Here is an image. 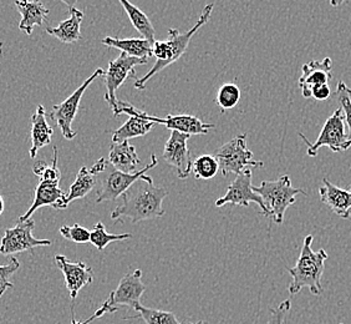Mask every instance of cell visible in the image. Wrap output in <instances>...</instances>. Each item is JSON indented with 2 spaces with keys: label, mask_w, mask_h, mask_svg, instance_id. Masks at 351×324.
<instances>
[{
  "label": "cell",
  "mask_w": 351,
  "mask_h": 324,
  "mask_svg": "<svg viewBox=\"0 0 351 324\" xmlns=\"http://www.w3.org/2000/svg\"><path fill=\"white\" fill-rule=\"evenodd\" d=\"M167 195V189L154 185L152 177L140 178L122 195L121 202L111 212V220L122 223L129 218L138 223L162 217V202Z\"/></svg>",
  "instance_id": "cell-1"
},
{
  "label": "cell",
  "mask_w": 351,
  "mask_h": 324,
  "mask_svg": "<svg viewBox=\"0 0 351 324\" xmlns=\"http://www.w3.org/2000/svg\"><path fill=\"white\" fill-rule=\"evenodd\" d=\"M212 10H213V4L206 5L199 19L193 27L189 29V32L181 33L178 29H169L167 40H155V43L152 44V56H155L157 61L147 74L142 76L141 79H136L135 88L137 90H143L146 88V84L149 79H152L155 75L161 73L163 69L173 64L186 53L189 41L193 38V35L196 34L197 32L210 21Z\"/></svg>",
  "instance_id": "cell-2"
},
{
  "label": "cell",
  "mask_w": 351,
  "mask_h": 324,
  "mask_svg": "<svg viewBox=\"0 0 351 324\" xmlns=\"http://www.w3.org/2000/svg\"><path fill=\"white\" fill-rule=\"evenodd\" d=\"M313 240L314 237L311 235L305 237L297 264L291 268H287L291 276L288 287L291 296L298 294L303 288H308L314 296H319L323 292L322 278L324 275L325 261L329 258V255L324 248L317 252L311 250Z\"/></svg>",
  "instance_id": "cell-3"
},
{
  "label": "cell",
  "mask_w": 351,
  "mask_h": 324,
  "mask_svg": "<svg viewBox=\"0 0 351 324\" xmlns=\"http://www.w3.org/2000/svg\"><path fill=\"white\" fill-rule=\"evenodd\" d=\"M156 155H151V162L146 167L136 171L134 174H126L120 170H116L108 159L101 157L100 160L95 162L91 167V172L96 176L97 183H100V189L96 197V203L105 202V201H115L121 197L134 183L147 177L146 172L157 166Z\"/></svg>",
  "instance_id": "cell-4"
},
{
  "label": "cell",
  "mask_w": 351,
  "mask_h": 324,
  "mask_svg": "<svg viewBox=\"0 0 351 324\" xmlns=\"http://www.w3.org/2000/svg\"><path fill=\"white\" fill-rule=\"evenodd\" d=\"M253 191L262 197L267 209V217H270L277 224L283 223L284 215L287 209L295 203L297 195L306 196L304 189L293 187L288 175L282 176L276 181H263L257 187L253 186Z\"/></svg>",
  "instance_id": "cell-5"
},
{
  "label": "cell",
  "mask_w": 351,
  "mask_h": 324,
  "mask_svg": "<svg viewBox=\"0 0 351 324\" xmlns=\"http://www.w3.org/2000/svg\"><path fill=\"white\" fill-rule=\"evenodd\" d=\"M215 156L219 163L221 174L224 177H227L230 174L239 175L248 166L257 167V169L264 166L263 162L253 160V152L247 148L245 134H241L233 137L230 141L226 142L223 146L217 150Z\"/></svg>",
  "instance_id": "cell-6"
},
{
  "label": "cell",
  "mask_w": 351,
  "mask_h": 324,
  "mask_svg": "<svg viewBox=\"0 0 351 324\" xmlns=\"http://www.w3.org/2000/svg\"><path fill=\"white\" fill-rule=\"evenodd\" d=\"M299 136L308 145L306 152L311 157H315L322 148H329L332 152H343L351 148V141L345 134V117L341 108L335 110L332 115L328 117L314 143H311L303 134H299Z\"/></svg>",
  "instance_id": "cell-7"
},
{
  "label": "cell",
  "mask_w": 351,
  "mask_h": 324,
  "mask_svg": "<svg viewBox=\"0 0 351 324\" xmlns=\"http://www.w3.org/2000/svg\"><path fill=\"white\" fill-rule=\"evenodd\" d=\"M147 62L149 61L132 58L125 53H121L117 59L108 62V70L104 74L105 84H106L105 102H108V106L112 108L115 117L117 114V106H119V99L116 97V91L121 88L122 84L129 78H135V70H134L135 67L145 65Z\"/></svg>",
  "instance_id": "cell-8"
},
{
  "label": "cell",
  "mask_w": 351,
  "mask_h": 324,
  "mask_svg": "<svg viewBox=\"0 0 351 324\" xmlns=\"http://www.w3.org/2000/svg\"><path fill=\"white\" fill-rule=\"evenodd\" d=\"M104 74H105V71L102 69H97L96 71H94V74L82 82L80 88L76 89L65 102H61L59 105H55L51 113L49 114L50 119L54 120L56 125L60 128L64 139L73 140L76 136V131L73 130V121H74L75 116L77 114L82 96L88 90V86L93 84V81L96 80L97 78H100Z\"/></svg>",
  "instance_id": "cell-9"
},
{
  "label": "cell",
  "mask_w": 351,
  "mask_h": 324,
  "mask_svg": "<svg viewBox=\"0 0 351 324\" xmlns=\"http://www.w3.org/2000/svg\"><path fill=\"white\" fill-rule=\"evenodd\" d=\"M34 227V220L29 218L23 222L18 221L14 227L5 230L0 241V255L9 256L25 251H33L35 247L50 246V240H39L33 236Z\"/></svg>",
  "instance_id": "cell-10"
},
{
  "label": "cell",
  "mask_w": 351,
  "mask_h": 324,
  "mask_svg": "<svg viewBox=\"0 0 351 324\" xmlns=\"http://www.w3.org/2000/svg\"><path fill=\"white\" fill-rule=\"evenodd\" d=\"M142 270H136L121 278L115 290L110 293L104 303L108 305L111 313L119 311L117 305H126L132 310H137L141 305L142 294L146 290V284L141 281Z\"/></svg>",
  "instance_id": "cell-11"
},
{
  "label": "cell",
  "mask_w": 351,
  "mask_h": 324,
  "mask_svg": "<svg viewBox=\"0 0 351 324\" xmlns=\"http://www.w3.org/2000/svg\"><path fill=\"white\" fill-rule=\"evenodd\" d=\"M250 202L257 203L263 216L267 217V209L264 206L262 197L253 191L252 185V171L248 169L237 175L234 181H232L224 196L217 200V207H222L224 205H238L248 207Z\"/></svg>",
  "instance_id": "cell-12"
},
{
  "label": "cell",
  "mask_w": 351,
  "mask_h": 324,
  "mask_svg": "<svg viewBox=\"0 0 351 324\" xmlns=\"http://www.w3.org/2000/svg\"><path fill=\"white\" fill-rule=\"evenodd\" d=\"M191 135L180 131H172L165 145L162 157L169 166L175 167L178 178L186 180L192 172L193 160L189 149Z\"/></svg>",
  "instance_id": "cell-13"
},
{
  "label": "cell",
  "mask_w": 351,
  "mask_h": 324,
  "mask_svg": "<svg viewBox=\"0 0 351 324\" xmlns=\"http://www.w3.org/2000/svg\"><path fill=\"white\" fill-rule=\"evenodd\" d=\"M55 264L62 272L70 298L75 301L79 292L94 282V272L84 262H73L64 255L55 256Z\"/></svg>",
  "instance_id": "cell-14"
},
{
  "label": "cell",
  "mask_w": 351,
  "mask_h": 324,
  "mask_svg": "<svg viewBox=\"0 0 351 324\" xmlns=\"http://www.w3.org/2000/svg\"><path fill=\"white\" fill-rule=\"evenodd\" d=\"M121 114L129 115V120L112 132V142L129 141L130 139L147 135L156 125L154 122L145 120L141 116V111L134 108L130 102L119 100L116 116Z\"/></svg>",
  "instance_id": "cell-15"
},
{
  "label": "cell",
  "mask_w": 351,
  "mask_h": 324,
  "mask_svg": "<svg viewBox=\"0 0 351 324\" xmlns=\"http://www.w3.org/2000/svg\"><path fill=\"white\" fill-rule=\"evenodd\" d=\"M331 68L332 61L330 58H324L320 61L313 60L303 65V74L299 78L298 84L305 99H311L314 89L329 84L332 79Z\"/></svg>",
  "instance_id": "cell-16"
},
{
  "label": "cell",
  "mask_w": 351,
  "mask_h": 324,
  "mask_svg": "<svg viewBox=\"0 0 351 324\" xmlns=\"http://www.w3.org/2000/svg\"><path fill=\"white\" fill-rule=\"evenodd\" d=\"M141 116L147 120V121L154 122V124H162L171 131H180L183 134L189 135H206L208 131L215 128L213 124H204V122L198 119L196 116L191 115H169L166 116L165 119L156 117V116L149 115L146 113L141 111Z\"/></svg>",
  "instance_id": "cell-17"
},
{
  "label": "cell",
  "mask_w": 351,
  "mask_h": 324,
  "mask_svg": "<svg viewBox=\"0 0 351 324\" xmlns=\"http://www.w3.org/2000/svg\"><path fill=\"white\" fill-rule=\"evenodd\" d=\"M60 183H45L40 181L38 187L35 189V197L33 205L27 209L25 215L19 217L18 221H27L35 211L44 206H50L55 209H68V205L65 202L66 194L59 187Z\"/></svg>",
  "instance_id": "cell-18"
},
{
  "label": "cell",
  "mask_w": 351,
  "mask_h": 324,
  "mask_svg": "<svg viewBox=\"0 0 351 324\" xmlns=\"http://www.w3.org/2000/svg\"><path fill=\"white\" fill-rule=\"evenodd\" d=\"M320 201L326 205L329 209L340 218L349 220L351 217V191L343 189L332 185L324 178L323 186L319 187Z\"/></svg>",
  "instance_id": "cell-19"
},
{
  "label": "cell",
  "mask_w": 351,
  "mask_h": 324,
  "mask_svg": "<svg viewBox=\"0 0 351 324\" xmlns=\"http://www.w3.org/2000/svg\"><path fill=\"white\" fill-rule=\"evenodd\" d=\"M15 7L21 15L19 29L27 35L33 34L35 27H43L49 15V9L39 0H15Z\"/></svg>",
  "instance_id": "cell-20"
},
{
  "label": "cell",
  "mask_w": 351,
  "mask_h": 324,
  "mask_svg": "<svg viewBox=\"0 0 351 324\" xmlns=\"http://www.w3.org/2000/svg\"><path fill=\"white\" fill-rule=\"evenodd\" d=\"M54 130L49 125L47 120V111L43 105H39L36 113L32 116V148L30 157L34 159L38 151L51 143Z\"/></svg>",
  "instance_id": "cell-21"
},
{
  "label": "cell",
  "mask_w": 351,
  "mask_h": 324,
  "mask_svg": "<svg viewBox=\"0 0 351 324\" xmlns=\"http://www.w3.org/2000/svg\"><path fill=\"white\" fill-rule=\"evenodd\" d=\"M108 161L115 167L126 174H134L140 165V159L136 150L130 141L112 142L108 152Z\"/></svg>",
  "instance_id": "cell-22"
},
{
  "label": "cell",
  "mask_w": 351,
  "mask_h": 324,
  "mask_svg": "<svg viewBox=\"0 0 351 324\" xmlns=\"http://www.w3.org/2000/svg\"><path fill=\"white\" fill-rule=\"evenodd\" d=\"M82 19H84V13L82 10L76 8L70 9V18L66 21H61L58 27H47V33L64 44H73L80 40L82 38L80 27H82Z\"/></svg>",
  "instance_id": "cell-23"
},
{
  "label": "cell",
  "mask_w": 351,
  "mask_h": 324,
  "mask_svg": "<svg viewBox=\"0 0 351 324\" xmlns=\"http://www.w3.org/2000/svg\"><path fill=\"white\" fill-rule=\"evenodd\" d=\"M102 44L108 47H115L121 50L122 53L137 58V59H143V60H149L152 56V44L146 39H138V38H132V39H120V38H111L106 36L102 39Z\"/></svg>",
  "instance_id": "cell-24"
},
{
  "label": "cell",
  "mask_w": 351,
  "mask_h": 324,
  "mask_svg": "<svg viewBox=\"0 0 351 324\" xmlns=\"http://www.w3.org/2000/svg\"><path fill=\"white\" fill-rule=\"evenodd\" d=\"M126 14L129 15L130 21L136 30L142 35L143 39L149 40L151 44L155 43V27L147 18V15L134 5L129 0H119Z\"/></svg>",
  "instance_id": "cell-25"
},
{
  "label": "cell",
  "mask_w": 351,
  "mask_h": 324,
  "mask_svg": "<svg viewBox=\"0 0 351 324\" xmlns=\"http://www.w3.org/2000/svg\"><path fill=\"white\" fill-rule=\"evenodd\" d=\"M96 183H97L96 176L91 172V170L88 169L86 166H82L74 183L70 186L66 200H65L66 205L69 206L75 200H80L88 196V194L95 189Z\"/></svg>",
  "instance_id": "cell-26"
},
{
  "label": "cell",
  "mask_w": 351,
  "mask_h": 324,
  "mask_svg": "<svg viewBox=\"0 0 351 324\" xmlns=\"http://www.w3.org/2000/svg\"><path fill=\"white\" fill-rule=\"evenodd\" d=\"M135 312V316L128 317L126 319L140 318L142 321H145L146 324H184L181 323V322L177 319L173 312L146 308V307H142V305H140Z\"/></svg>",
  "instance_id": "cell-27"
},
{
  "label": "cell",
  "mask_w": 351,
  "mask_h": 324,
  "mask_svg": "<svg viewBox=\"0 0 351 324\" xmlns=\"http://www.w3.org/2000/svg\"><path fill=\"white\" fill-rule=\"evenodd\" d=\"M130 238H132L131 233H121V235L108 233L104 223L97 222L91 230L90 242L93 243L97 250L102 251L105 250L111 242H121Z\"/></svg>",
  "instance_id": "cell-28"
},
{
  "label": "cell",
  "mask_w": 351,
  "mask_h": 324,
  "mask_svg": "<svg viewBox=\"0 0 351 324\" xmlns=\"http://www.w3.org/2000/svg\"><path fill=\"white\" fill-rule=\"evenodd\" d=\"M219 163L215 155H202L197 157L192 165L193 176L198 180H210L217 175Z\"/></svg>",
  "instance_id": "cell-29"
},
{
  "label": "cell",
  "mask_w": 351,
  "mask_h": 324,
  "mask_svg": "<svg viewBox=\"0 0 351 324\" xmlns=\"http://www.w3.org/2000/svg\"><path fill=\"white\" fill-rule=\"evenodd\" d=\"M239 100H241V90L236 84H232V82L224 84L218 90L217 104L219 105V108H222L223 111L236 108Z\"/></svg>",
  "instance_id": "cell-30"
},
{
  "label": "cell",
  "mask_w": 351,
  "mask_h": 324,
  "mask_svg": "<svg viewBox=\"0 0 351 324\" xmlns=\"http://www.w3.org/2000/svg\"><path fill=\"white\" fill-rule=\"evenodd\" d=\"M19 268L21 262L16 257H12L8 264H0V297H3L8 290L13 288L14 284L10 282V277Z\"/></svg>",
  "instance_id": "cell-31"
},
{
  "label": "cell",
  "mask_w": 351,
  "mask_h": 324,
  "mask_svg": "<svg viewBox=\"0 0 351 324\" xmlns=\"http://www.w3.org/2000/svg\"><path fill=\"white\" fill-rule=\"evenodd\" d=\"M60 235L66 238L71 242L77 243V244H85L90 242V235L91 231L82 227V224L75 223L74 226H62L60 227Z\"/></svg>",
  "instance_id": "cell-32"
},
{
  "label": "cell",
  "mask_w": 351,
  "mask_h": 324,
  "mask_svg": "<svg viewBox=\"0 0 351 324\" xmlns=\"http://www.w3.org/2000/svg\"><path fill=\"white\" fill-rule=\"evenodd\" d=\"M335 99L340 104V108H343L345 122H346V125L349 128L348 139L351 141V96L348 93V86L345 85L344 81L339 82L338 88H337V91H335Z\"/></svg>",
  "instance_id": "cell-33"
},
{
  "label": "cell",
  "mask_w": 351,
  "mask_h": 324,
  "mask_svg": "<svg viewBox=\"0 0 351 324\" xmlns=\"http://www.w3.org/2000/svg\"><path fill=\"white\" fill-rule=\"evenodd\" d=\"M291 308V299H285L278 305L277 308H270L269 318L267 324H284L287 314Z\"/></svg>",
  "instance_id": "cell-34"
},
{
  "label": "cell",
  "mask_w": 351,
  "mask_h": 324,
  "mask_svg": "<svg viewBox=\"0 0 351 324\" xmlns=\"http://www.w3.org/2000/svg\"><path fill=\"white\" fill-rule=\"evenodd\" d=\"M54 157H53V163L47 165L45 170L41 172L39 176L40 181H45V183H60L61 172L59 167H58V149L54 148Z\"/></svg>",
  "instance_id": "cell-35"
},
{
  "label": "cell",
  "mask_w": 351,
  "mask_h": 324,
  "mask_svg": "<svg viewBox=\"0 0 351 324\" xmlns=\"http://www.w3.org/2000/svg\"><path fill=\"white\" fill-rule=\"evenodd\" d=\"M330 96L331 90L328 84L314 89V90H313V94H311V97H313V99H315L317 102H324L326 99H329Z\"/></svg>",
  "instance_id": "cell-36"
},
{
  "label": "cell",
  "mask_w": 351,
  "mask_h": 324,
  "mask_svg": "<svg viewBox=\"0 0 351 324\" xmlns=\"http://www.w3.org/2000/svg\"><path fill=\"white\" fill-rule=\"evenodd\" d=\"M108 313H111V312H110V308H108L106 304L102 303L101 307H100L97 311L95 312L94 314H93L91 317L88 318L86 321L76 322V321H75L74 316H73V319H71V324H90L91 322H94L95 319L102 317V316H105V314H108Z\"/></svg>",
  "instance_id": "cell-37"
},
{
  "label": "cell",
  "mask_w": 351,
  "mask_h": 324,
  "mask_svg": "<svg viewBox=\"0 0 351 324\" xmlns=\"http://www.w3.org/2000/svg\"><path fill=\"white\" fill-rule=\"evenodd\" d=\"M47 162L44 161H38L35 162L34 166H33V172H34L35 175L39 176L41 175V172L45 170V167H47Z\"/></svg>",
  "instance_id": "cell-38"
},
{
  "label": "cell",
  "mask_w": 351,
  "mask_h": 324,
  "mask_svg": "<svg viewBox=\"0 0 351 324\" xmlns=\"http://www.w3.org/2000/svg\"><path fill=\"white\" fill-rule=\"evenodd\" d=\"M60 1L61 3H64L65 5H68L69 10H70V9H74L76 3H77V0H60Z\"/></svg>",
  "instance_id": "cell-39"
},
{
  "label": "cell",
  "mask_w": 351,
  "mask_h": 324,
  "mask_svg": "<svg viewBox=\"0 0 351 324\" xmlns=\"http://www.w3.org/2000/svg\"><path fill=\"white\" fill-rule=\"evenodd\" d=\"M329 1H330L331 7L337 8L340 7V5H343L344 3L349 1V0H329Z\"/></svg>",
  "instance_id": "cell-40"
},
{
  "label": "cell",
  "mask_w": 351,
  "mask_h": 324,
  "mask_svg": "<svg viewBox=\"0 0 351 324\" xmlns=\"http://www.w3.org/2000/svg\"><path fill=\"white\" fill-rule=\"evenodd\" d=\"M4 212V200H3V197L0 195V215Z\"/></svg>",
  "instance_id": "cell-41"
},
{
  "label": "cell",
  "mask_w": 351,
  "mask_h": 324,
  "mask_svg": "<svg viewBox=\"0 0 351 324\" xmlns=\"http://www.w3.org/2000/svg\"><path fill=\"white\" fill-rule=\"evenodd\" d=\"M1 51H3V43H0V55H1Z\"/></svg>",
  "instance_id": "cell-42"
},
{
  "label": "cell",
  "mask_w": 351,
  "mask_h": 324,
  "mask_svg": "<svg viewBox=\"0 0 351 324\" xmlns=\"http://www.w3.org/2000/svg\"><path fill=\"white\" fill-rule=\"evenodd\" d=\"M187 324H207V323H204V322H198V323H187Z\"/></svg>",
  "instance_id": "cell-43"
},
{
  "label": "cell",
  "mask_w": 351,
  "mask_h": 324,
  "mask_svg": "<svg viewBox=\"0 0 351 324\" xmlns=\"http://www.w3.org/2000/svg\"><path fill=\"white\" fill-rule=\"evenodd\" d=\"M348 93H349V94H350L351 96V89L348 88Z\"/></svg>",
  "instance_id": "cell-44"
},
{
  "label": "cell",
  "mask_w": 351,
  "mask_h": 324,
  "mask_svg": "<svg viewBox=\"0 0 351 324\" xmlns=\"http://www.w3.org/2000/svg\"><path fill=\"white\" fill-rule=\"evenodd\" d=\"M340 324H344V323H340Z\"/></svg>",
  "instance_id": "cell-45"
},
{
  "label": "cell",
  "mask_w": 351,
  "mask_h": 324,
  "mask_svg": "<svg viewBox=\"0 0 351 324\" xmlns=\"http://www.w3.org/2000/svg\"><path fill=\"white\" fill-rule=\"evenodd\" d=\"M350 191H351V187H350Z\"/></svg>",
  "instance_id": "cell-46"
}]
</instances>
